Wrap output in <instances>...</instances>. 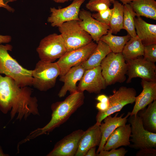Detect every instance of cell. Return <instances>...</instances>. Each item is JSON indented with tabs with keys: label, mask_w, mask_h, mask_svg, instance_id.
<instances>
[{
	"label": "cell",
	"mask_w": 156,
	"mask_h": 156,
	"mask_svg": "<svg viewBox=\"0 0 156 156\" xmlns=\"http://www.w3.org/2000/svg\"><path fill=\"white\" fill-rule=\"evenodd\" d=\"M83 92L77 91L70 94L64 100L53 103L51 107V118L44 126L31 132L24 139L23 143L44 134L49 133L65 122L84 102Z\"/></svg>",
	"instance_id": "1"
},
{
	"label": "cell",
	"mask_w": 156,
	"mask_h": 156,
	"mask_svg": "<svg viewBox=\"0 0 156 156\" xmlns=\"http://www.w3.org/2000/svg\"><path fill=\"white\" fill-rule=\"evenodd\" d=\"M12 45L0 44V74L13 79L21 87L32 86V70L23 67L9 54Z\"/></svg>",
	"instance_id": "2"
},
{
	"label": "cell",
	"mask_w": 156,
	"mask_h": 156,
	"mask_svg": "<svg viewBox=\"0 0 156 156\" xmlns=\"http://www.w3.org/2000/svg\"><path fill=\"white\" fill-rule=\"evenodd\" d=\"M100 66L107 86L125 81L128 66L121 53L111 52L102 60Z\"/></svg>",
	"instance_id": "3"
},
{
	"label": "cell",
	"mask_w": 156,
	"mask_h": 156,
	"mask_svg": "<svg viewBox=\"0 0 156 156\" xmlns=\"http://www.w3.org/2000/svg\"><path fill=\"white\" fill-rule=\"evenodd\" d=\"M32 70V86L41 91H46L53 87L61 74L56 62H47L40 60Z\"/></svg>",
	"instance_id": "4"
},
{
	"label": "cell",
	"mask_w": 156,
	"mask_h": 156,
	"mask_svg": "<svg viewBox=\"0 0 156 156\" xmlns=\"http://www.w3.org/2000/svg\"><path fill=\"white\" fill-rule=\"evenodd\" d=\"M58 29L66 52L82 47L92 41L90 36L81 27L78 21L65 22L58 27Z\"/></svg>",
	"instance_id": "5"
},
{
	"label": "cell",
	"mask_w": 156,
	"mask_h": 156,
	"mask_svg": "<svg viewBox=\"0 0 156 156\" xmlns=\"http://www.w3.org/2000/svg\"><path fill=\"white\" fill-rule=\"evenodd\" d=\"M135 90L132 88L120 87L118 90L114 89L113 94L108 97L109 106L104 112L99 111L96 116V123L100 125L107 116L121 111L127 105L135 102L136 95Z\"/></svg>",
	"instance_id": "6"
},
{
	"label": "cell",
	"mask_w": 156,
	"mask_h": 156,
	"mask_svg": "<svg viewBox=\"0 0 156 156\" xmlns=\"http://www.w3.org/2000/svg\"><path fill=\"white\" fill-rule=\"evenodd\" d=\"M128 119L131 125L130 141L129 146L136 149L156 148V133L149 131L144 128L141 118L137 114L130 115Z\"/></svg>",
	"instance_id": "7"
},
{
	"label": "cell",
	"mask_w": 156,
	"mask_h": 156,
	"mask_svg": "<svg viewBox=\"0 0 156 156\" xmlns=\"http://www.w3.org/2000/svg\"><path fill=\"white\" fill-rule=\"evenodd\" d=\"M40 60L53 62L66 52L63 40L60 34L53 33L42 38L36 49Z\"/></svg>",
	"instance_id": "8"
},
{
	"label": "cell",
	"mask_w": 156,
	"mask_h": 156,
	"mask_svg": "<svg viewBox=\"0 0 156 156\" xmlns=\"http://www.w3.org/2000/svg\"><path fill=\"white\" fill-rule=\"evenodd\" d=\"M97 45V43L92 41L82 47L66 52L56 62L61 70L60 76L64 75L72 67L80 64L86 60Z\"/></svg>",
	"instance_id": "9"
},
{
	"label": "cell",
	"mask_w": 156,
	"mask_h": 156,
	"mask_svg": "<svg viewBox=\"0 0 156 156\" xmlns=\"http://www.w3.org/2000/svg\"><path fill=\"white\" fill-rule=\"evenodd\" d=\"M126 62L128 66L127 83H130L133 78L137 77L148 81L156 82L155 63L148 61L141 56Z\"/></svg>",
	"instance_id": "10"
},
{
	"label": "cell",
	"mask_w": 156,
	"mask_h": 156,
	"mask_svg": "<svg viewBox=\"0 0 156 156\" xmlns=\"http://www.w3.org/2000/svg\"><path fill=\"white\" fill-rule=\"evenodd\" d=\"M85 0H73L68 6L62 8H50L51 14L47 21L53 27H59L64 23L72 21H80V8Z\"/></svg>",
	"instance_id": "11"
},
{
	"label": "cell",
	"mask_w": 156,
	"mask_h": 156,
	"mask_svg": "<svg viewBox=\"0 0 156 156\" xmlns=\"http://www.w3.org/2000/svg\"><path fill=\"white\" fill-rule=\"evenodd\" d=\"M79 81L78 91L83 92L86 90L90 93L99 94L107 86L100 66L86 70Z\"/></svg>",
	"instance_id": "12"
},
{
	"label": "cell",
	"mask_w": 156,
	"mask_h": 156,
	"mask_svg": "<svg viewBox=\"0 0 156 156\" xmlns=\"http://www.w3.org/2000/svg\"><path fill=\"white\" fill-rule=\"evenodd\" d=\"M79 16L80 20L78 21L79 25L96 43L101 37L106 34L110 30L109 26L95 19L89 11L83 9L80 10Z\"/></svg>",
	"instance_id": "13"
},
{
	"label": "cell",
	"mask_w": 156,
	"mask_h": 156,
	"mask_svg": "<svg viewBox=\"0 0 156 156\" xmlns=\"http://www.w3.org/2000/svg\"><path fill=\"white\" fill-rule=\"evenodd\" d=\"M84 132L82 129H78L65 136L56 143L47 156H75L79 140Z\"/></svg>",
	"instance_id": "14"
},
{
	"label": "cell",
	"mask_w": 156,
	"mask_h": 156,
	"mask_svg": "<svg viewBox=\"0 0 156 156\" xmlns=\"http://www.w3.org/2000/svg\"><path fill=\"white\" fill-rule=\"evenodd\" d=\"M101 137L100 125L96 123L84 131L79 140L75 156H85L90 148L99 146Z\"/></svg>",
	"instance_id": "15"
},
{
	"label": "cell",
	"mask_w": 156,
	"mask_h": 156,
	"mask_svg": "<svg viewBox=\"0 0 156 156\" xmlns=\"http://www.w3.org/2000/svg\"><path fill=\"white\" fill-rule=\"evenodd\" d=\"M130 114L131 112H128L126 115L123 117L124 113L119 116V113L117 112L114 116L112 117L111 115H110L103 120L104 122L101 123L100 125L102 137L96 153L103 150L107 138L118 127L126 124Z\"/></svg>",
	"instance_id": "16"
},
{
	"label": "cell",
	"mask_w": 156,
	"mask_h": 156,
	"mask_svg": "<svg viewBox=\"0 0 156 156\" xmlns=\"http://www.w3.org/2000/svg\"><path fill=\"white\" fill-rule=\"evenodd\" d=\"M141 84L143 90L136 96L135 104L130 115L137 114L140 110L156 100V82L148 81L142 79Z\"/></svg>",
	"instance_id": "17"
},
{
	"label": "cell",
	"mask_w": 156,
	"mask_h": 156,
	"mask_svg": "<svg viewBox=\"0 0 156 156\" xmlns=\"http://www.w3.org/2000/svg\"><path fill=\"white\" fill-rule=\"evenodd\" d=\"M85 70L81 64L72 67L64 75L60 77V81L64 84L58 94L59 97L64 96L68 91L71 94L78 91L77 83L81 79Z\"/></svg>",
	"instance_id": "18"
},
{
	"label": "cell",
	"mask_w": 156,
	"mask_h": 156,
	"mask_svg": "<svg viewBox=\"0 0 156 156\" xmlns=\"http://www.w3.org/2000/svg\"><path fill=\"white\" fill-rule=\"evenodd\" d=\"M131 132L130 123L118 127L107 138L103 150L109 151L122 146H129L131 144Z\"/></svg>",
	"instance_id": "19"
},
{
	"label": "cell",
	"mask_w": 156,
	"mask_h": 156,
	"mask_svg": "<svg viewBox=\"0 0 156 156\" xmlns=\"http://www.w3.org/2000/svg\"><path fill=\"white\" fill-rule=\"evenodd\" d=\"M137 36L145 46L156 44V25L147 23L140 16L134 18Z\"/></svg>",
	"instance_id": "20"
},
{
	"label": "cell",
	"mask_w": 156,
	"mask_h": 156,
	"mask_svg": "<svg viewBox=\"0 0 156 156\" xmlns=\"http://www.w3.org/2000/svg\"><path fill=\"white\" fill-rule=\"evenodd\" d=\"M111 52L108 46L100 40L94 51L81 65L85 70L100 66L102 60Z\"/></svg>",
	"instance_id": "21"
},
{
	"label": "cell",
	"mask_w": 156,
	"mask_h": 156,
	"mask_svg": "<svg viewBox=\"0 0 156 156\" xmlns=\"http://www.w3.org/2000/svg\"><path fill=\"white\" fill-rule=\"evenodd\" d=\"M129 4L137 16L156 20V2L155 0H133Z\"/></svg>",
	"instance_id": "22"
},
{
	"label": "cell",
	"mask_w": 156,
	"mask_h": 156,
	"mask_svg": "<svg viewBox=\"0 0 156 156\" xmlns=\"http://www.w3.org/2000/svg\"><path fill=\"white\" fill-rule=\"evenodd\" d=\"M144 46L137 36L131 37L125 44L122 53L126 61L143 55Z\"/></svg>",
	"instance_id": "23"
},
{
	"label": "cell",
	"mask_w": 156,
	"mask_h": 156,
	"mask_svg": "<svg viewBox=\"0 0 156 156\" xmlns=\"http://www.w3.org/2000/svg\"><path fill=\"white\" fill-rule=\"evenodd\" d=\"M137 114L142 119L145 129L156 133V100L149 104L147 108L138 111Z\"/></svg>",
	"instance_id": "24"
},
{
	"label": "cell",
	"mask_w": 156,
	"mask_h": 156,
	"mask_svg": "<svg viewBox=\"0 0 156 156\" xmlns=\"http://www.w3.org/2000/svg\"><path fill=\"white\" fill-rule=\"evenodd\" d=\"M131 37L129 34L121 36H114L109 30L106 34L101 37L100 40L108 46L112 52L117 53H122L125 44Z\"/></svg>",
	"instance_id": "25"
},
{
	"label": "cell",
	"mask_w": 156,
	"mask_h": 156,
	"mask_svg": "<svg viewBox=\"0 0 156 156\" xmlns=\"http://www.w3.org/2000/svg\"><path fill=\"white\" fill-rule=\"evenodd\" d=\"M112 3L114 11L109 26L112 33L116 34L123 29V5L116 0Z\"/></svg>",
	"instance_id": "26"
},
{
	"label": "cell",
	"mask_w": 156,
	"mask_h": 156,
	"mask_svg": "<svg viewBox=\"0 0 156 156\" xmlns=\"http://www.w3.org/2000/svg\"><path fill=\"white\" fill-rule=\"evenodd\" d=\"M123 29L125 30L131 37L137 36L134 18L137 15L129 4H123Z\"/></svg>",
	"instance_id": "27"
},
{
	"label": "cell",
	"mask_w": 156,
	"mask_h": 156,
	"mask_svg": "<svg viewBox=\"0 0 156 156\" xmlns=\"http://www.w3.org/2000/svg\"><path fill=\"white\" fill-rule=\"evenodd\" d=\"M111 3L109 0H89L86 7L91 11L98 12L109 8Z\"/></svg>",
	"instance_id": "28"
},
{
	"label": "cell",
	"mask_w": 156,
	"mask_h": 156,
	"mask_svg": "<svg viewBox=\"0 0 156 156\" xmlns=\"http://www.w3.org/2000/svg\"><path fill=\"white\" fill-rule=\"evenodd\" d=\"M113 11V8L110 9L109 8L93 14L92 16L98 21L109 26Z\"/></svg>",
	"instance_id": "29"
},
{
	"label": "cell",
	"mask_w": 156,
	"mask_h": 156,
	"mask_svg": "<svg viewBox=\"0 0 156 156\" xmlns=\"http://www.w3.org/2000/svg\"><path fill=\"white\" fill-rule=\"evenodd\" d=\"M143 56L146 60L155 63L156 62V44L144 46Z\"/></svg>",
	"instance_id": "30"
},
{
	"label": "cell",
	"mask_w": 156,
	"mask_h": 156,
	"mask_svg": "<svg viewBox=\"0 0 156 156\" xmlns=\"http://www.w3.org/2000/svg\"><path fill=\"white\" fill-rule=\"evenodd\" d=\"M127 150L122 147L118 149H112L109 151L103 150L96 156H124L127 152Z\"/></svg>",
	"instance_id": "31"
},
{
	"label": "cell",
	"mask_w": 156,
	"mask_h": 156,
	"mask_svg": "<svg viewBox=\"0 0 156 156\" xmlns=\"http://www.w3.org/2000/svg\"><path fill=\"white\" fill-rule=\"evenodd\" d=\"M136 155V156H155L156 149L152 148L139 149Z\"/></svg>",
	"instance_id": "32"
},
{
	"label": "cell",
	"mask_w": 156,
	"mask_h": 156,
	"mask_svg": "<svg viewBox=\"0 0 156 156\" xmlns=\"http://www.w3.org/2000/svg\"><path fill=\"white\" fill-rule=\"evenodd\" d=\"M109 106V101L106 102H99L96 105V108L99 111L104 112L106 110Z\"/></svg>",
	"instance_id": "33"
},
{
	"label": "cell",
	"mask_w": 156,
	"mask_h": 156,
	"mask_svg": "<svg viewBox=\"0 0 156 156\" xmlns=\"http://www.w3.org/2000/svg\"><path fill=\"white\" fill-rule=\"evenodd\" d=\"M9 2L8 0H0V7H3L8 11L13 12L14 11V9L10 6L7 3Z\"/></svg>",
	"instance_id": "34"
},
{
	"label": "cell",
	"mask_w": 156,
	"mask_h": 156,
	"mask_svg": "<svg viewBox=\"0 0 156 156\" xmlns=\"http://www.w3.org/2000/svg\"><path fill=\"white\" fill-rule=\"evenodd\" d=\"M11 37L10 36L0 35V44L8 43L11 41Z\"/></svg>",
	"instance_id": "35"
},
{
	"label": "cell",
	"mask_w": 156,
	"mask_h": 156,
	"mask_svg": "<svg viewBox=\"0 0 156 156\" xmlns=\"http://www.w3.org/2000/svg\"><path fill=\"white\" fill-rule=\"evenodd\" d=\"M96 99L99 102H106L109 101L108 96L103 94L98 95L96 98Z\"/></svg>",
	"instance_id": "36"
},
{
	"label": "cell",
	"mask_w": 156,
	"mask_h": 156,
	"mask_svg": "<svg viewBox=\"0 0 156 156\" xmlns=\"http://www.w3.org/2000/svg\"><path fill=\"white\" fill-rule=\"evenodd\" d=\"M96 147H94L90 148L88 151L85 156H96Z\"/></svg>",
	"instance_id": "37"
},
{
	"label": "cell",
	"mask_w": 156,
	"mask_h": 156,
	"mask_svg": "<svg viewBox=\"0 0 156 156\" xmlns=\"http://www.w3.org/2000/svg\"><path fill=\"white\" fill-rule=\"evenodd\" d=\"M115 0H109L111 3H112ZM123 4H129L133 0H119Z\"/></svg>",
	"instance_id": "38"
},
{
	"label": "cell",
	"mask_w": 156,
	"mask_h": 156,
	"mask_svg": "<svg viewBox=\"0 0 156 156\" xmlns=\"http://www.w3.org/2000/svg\"><path fill=\"white\" fill-rule=\"evenodd\" d=\"M56 3H63L65 2L73 0H52Z\"/></svg>",
	"instance_id": "39"
}]
</instances>
